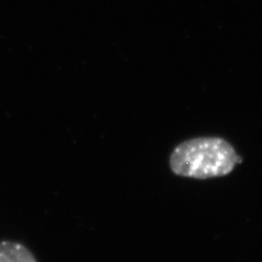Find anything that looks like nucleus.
Returning <instances> with one entry per match:
<instances>
[{
  "label": "nucleus",
  "instance_id": "nucleus-1",
  "mask_svg": "<svg viewBox=\"0 0 262 262\" xmlns=\"http://www.w3.org/2000/svg\"><path fill=\"white\" fill-rule=\"evenodd\" d=\"M242 160L224 139L203 137L178 144L170 155L169 165L178 176L208 179L231 173Z\"/></svg>",
  "mask_w": 262,
  "mask_h": 262
},
{
  "label": "nucleus",
  "instance_id": "nucleus-2",
  "mask_svg": "<svg viewBox=\"0 0 262 262\" xmlns=\"http://www.w3.org/2000/svg\"><path fill=\"white\" fill-rule=\"evenodd\" d=\"M0 262H37L33 252L18 242H0Z\"/></svg>",
  "mask_w": 262,
  "mask_h": 262
}]
</instances>
